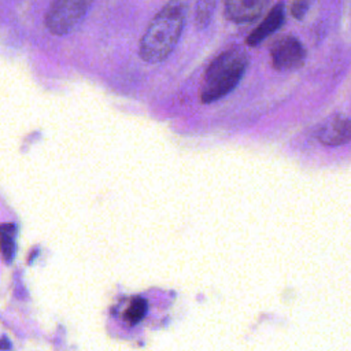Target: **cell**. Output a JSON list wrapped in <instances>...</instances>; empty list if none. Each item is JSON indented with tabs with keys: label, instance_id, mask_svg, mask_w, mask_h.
<instances>
[{
	"label": "cell",
	"instance_id": "1",
	"mask_svg": "<svg viewBox=\"0 0 351 351\" xmlns=\"http://www.w3.org/2000/svg\"><path fill=\"white\" fill-rule=\"evenodd\" d=\"M185 4L169 0L151 19L140 38L138 53L147 63H160L173 52L184 29Z\"/></svg>",
	"mask_w": 351,
	"mask_h": 351
},
{
	"label": "cell",
	"instance_id": "2",
	"mask_svg": "<svg viewBox=\"0 0 351 351\" xmlns=\"http://www.w3.org/2000/svg\"><path fill=\"white\" fill-rule=\"evenodd\" d=\"M247 66V53L240 48L226 49L214 58L203 75L202 103H213L230 93L241 81Z\"/></svg>",
	"mask_w": 351,
	"mask_h": 351
},
{
	"label": "cell",
	"instance_id": "3",
	"mask_svg": "<svg viewBox=\"0 0 351 351\" xmlns=\"http://www.w3.org/2000/svg\"><path fill=\"white\" fill-rule=\"evenodd\" d=\"M93 0H51L45 12V27L53 36H66L86 16Z\"/></svg>",
	"mask_w": 351,
	"mask_h": 351
},
{
	"label": "cell",
	"instance_id": "4",
	"mask_svg": "<svg viewBox=\"0 0 351 351\" xmlns=\"http://www.w3.org/2000/svg\"><path fill=\"white\" fill-rule=\"evenodd\" d=\"M270 59L277 71H292L304 64L306 49L298 37L281 36L270 47Z\"/></svg>",
	"mask_w": 351,
	"mask_h": 351
},
{
	"label": "cell",
	"instance_id": "5",
	"mask_svg": "<svg viewBox=\"0 0 351 351\" xmlns=\"http://www.w3.org/2000/svg\"><path fill=\"white\" fill-rule=\"evenodd\" d=\"M317 138L325 145H341L351 141V118L332 115L318 128Z\"/></svg>",
	"mask_w": 351,
	"mask_h": 351
},
{
	"label": "cell",
	"instance_id": "6",
	"mask_svg": "<svg viewBox=\"0 0 351 351\" xmlns=\"http://www.w3.org/2000/svg\"><path fill=\"white\" fill-rule=\"evenodd\" d=\"M270 0H225L223 14L233 23H248L259 18Z\"/></svg>",
	"mask_w": 351,
	"mask_h": 351
},
{
	"label": "cell",
	"instance_id": "7",
	"mask_svg": "<svg viewBox=\"0 0 351 351\" xmlns=\"http://www.w3.org/2000/svg\"><path fill=\"white\" fill-rule=\"evenodd\" d=\"M284 22H285V7L282 3H277L267 11L262 22L247 36L245 44L248 47H258L269 36L276 33L284 25Z\"/></svg>",
	"mask_w": 351,
	"mask_h": 351
},
{
	"label": "cell",
	"instance_id": "8",
	"mask_svg": "<svg viewBox=\"0 0 351 351\" xmlns=\"http://www.w3.org/2000/svg\"><path fill=\"white\" fill-rule=\"evenodd\" d=\"M0 236L3 259L4 262L11 263L14 261L16 250V228L12 223H3L0 229Z\"/></svg>",
	"mask_w": 351,
	"mask_h": 351
},
{
	"label": "cell",
	"instance_id": "9",
	"mask_svg": "<svg viewBox=\"0 0 351 351\" xmlns=\"http://www.w3.org/2000/svg\"><path fill=\"white\" fill-rule=\"evenodd\" d=\"M217 0H197L195 7V25L199 29H204L213 18Z\"/></svg>",
	"mask_w": 351,
	"mask_h": 351
},
{
	"label": "cell",
	"instance_id": "10",
	"mask_svg": "<svg viewBox=\"0 0 351 351\" xmlns=\"http://www.w3.org/2000/svg\"><path fill=\"white\" fill-rule=\"evenodd\" d=\"M148 303L144 298H134L126 311L123 313V319L129 325H137L147 314Z\"/></svg>",
	"mask_w": 351,
	"mask_h": 351
},
{
	"label": "cell",
	"instance_id": "11",
	"mask_svg": "<svg viewBox=\"0 0 351 351\" xmlns=\"http://www.w3.org/2000/svg\"><path fill=\"white\" fill-rule=\"evenodd\" d=\"M308 8H310V0H292L289 5V14L292 15V18L300 21L306 16Z\"/></svg>",
	"mask_w": 351,
	"mask_h": 351
},
{
	"label": "cell",
	"instance_id": "12",
	"mask_svg": "<svg viewBox=\"0 0 351 351\" xmlns=\"http://www.w3.org/2000/svg\"><path fill=\"white\" fill-rule=\"evenodd\" d=\"M11 346H8L7 344V337L5 336H3V344H1V350H7V348H10Z\"/></svg>",
	"mask_w": 351,
	"mask_h": 351
}]
</instances>
